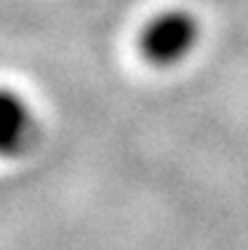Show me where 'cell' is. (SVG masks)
Wrapping results in <instances>:
<instances>
[{
  "label": "cell",
  "instance_id": "6da1fadb",
  "mask_svg": "<svg viewBox=\"0 0 248 250\" xmlns=\"http://www.w3.org/2000/svg\"><path fill=\"white\" fill-rule=\"evenodd\" d=\"M200 19L187 8H168L152 16L139 35V51L150 67L174 69L200 45Z\"/></svg>",
  "mask_w": 248,
  "mask_h": 250
},
{
  "label": "cell",
  "instance_id": "7a4b0ae2",
  "mask_svg": "<svg viewBox=\"0 0 248 250\" xmlns=\"http://www.w3.org/2000/svg\"><path fill=\"white\" fill-rule=\"evenodd\" d=\"M40 120L32 104L16 91L0 88V157L22 160L38 146Z\"/></svg>",
  "mask_w": 248,
  "mask_h": 250
}]
</instances>
